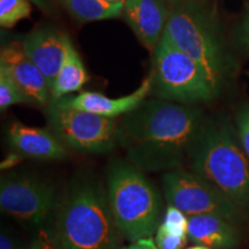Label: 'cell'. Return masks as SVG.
Listing matches in <instances>:
<instances>
[{
    "label": "cell",
    "mask_w": 249,
    "mask_h": 249,
    "mask_svg": "<svg viewBox=\"0 0 249 249\" xmlns=\"http://www.w3.org/2000/svg\"><path fill=\"white\" fill-rule=\"evenodd\" d=\"M166 1L169 2V4H171V5L176 6V5L181 4V2H183V0H166Z\"/></svg>",
    "instance_id": "83f0119b"
},
{
    "label": "cell",
    "mask_w": 249,
    "mask_h": 249,
    "mask_svg": "<svg viewBox=\"0 0 249 249\" xmlns=\"http://www.w3.org/2000/svg\"><path fill=\"white\" fill-rule=\"evenodd\" d=\"M241 31H242V33H241L242 40H244L245 45L249 49V5H248L247 13H246V15H245L244 23H242Z\"/></svg>",
    "instance_id": "cb8c5ba5"
},
{
    "label": "cell",
    "mask_w": 249,
    "mask_h": 249,
    "mask_svg": "<svg viewBox=\"0 0 249 249\" xmlns=\"http://www.w3.org/2000/svg\"><path fill=\"white\" fill-rule=\"evenodd\" d=\"M22 103L29 102L9 74L7 68L0 65V108L1 111H5L12 105Z\"/></svg>",
    "instance_id": "ac0fdd59"
},
{
    "label": "cell",
    "mask_w": 249,
    "mask_h": 249,
    "mask_svg": "<svg viewBox=\"0 0 249 249\" xmlns=\"http://www.w3.org/2000/svg\"><path fill=\"white\" fill-rule=\"evenodd\" d=\"M161 223L172 231L187 233V216L172 205L167 207Z\"/></svg>",
    "instance_id": "44dd1931"
},
{
    "label": "cell",
    "mask_w": 249,
    "mask_h": 249,
    "mask_svg": "<svg viewBox=\"0 0 249 249\" xmlns=\"http://www.w3.org/2000/svg\"><path fill=\"white\" fill-rule=\"evenodd\" d=\"M187 236L194 245L211 249H233L239 244L235 224L216 214L187 217Z\"/></svg>",
    "instance_id": "9a60e30c"
},
{
    "label": "cell",
    "mask_w": 249,
    "mask_h": 249,
    "mask_svg": "<svg viewBox=\"0 0 249 249\" xmlns=\"http://www.w3.org/2000/svg\"><path fill=\"white\" fill-rule=\"evenodd\" d=\"M0 249H15V244L4 232L0 235Z\"/></svg>",
    "instance_id": "d4e9b609"
},
{
    "label": "cell",
    "mask_w": 249,
    "mask_h": 249,
    "mask_svg": "<svg viewBox=\"0 0 249 249\" xmlns=\"http://www.w3.org/2000/svg\"><path fill=\"white\" fill-rule=\"evenodd\" d=\"M57 203L54 187L38 177L12 174L0 182L1 210L26 225L44 224Z\"/></svg>",
    "instance_id": "9c48e42d"
},
{
    "label": "cell",
    "mask_w": 249,
    "mask_h": 249,
    "mask_svg": "<svg viewBox=\"0 0 249 249\" xmlns=\"http://www.w3.org/2000/svg\"><path fill=\"white\" fill-rule=\"evenodd\" d=\"M8 140L12 148L24 157L43 160H60L67 157L66 145L51 130L15 121L8 129Z\"/></svg>",
    "instance_id": "5bb4252c"
},
{
    "label": "cell",
    "mask_w": 249,
    "mask_h": 249,
    "mask_svg": "<svg viewBox=\"0 0 249 249\" xmlns=\"http://www.w3.org/2000/svg\"><path fill=\"white\" fill-rule=\"evenodd\" d=\"M107 191L120 234L130 242L152 238L160 224L161 201L143 171L129 161H113Z\"/></svg>",
    "instance_id": "3957f363"
},
{
    "label": "cell",
    "mask_w": 249,
    "mask_h": 249,
    "mask_svg": "<svg viewBox=\"0 0 249 249\" xmlns=\"http://www.w3.org/2000/svg\"><path fill=\"white\" fill-rule=\"evenodd\" d=\"M34 5L37 6L39 9L44 12H49L50 9V0H29Z\"/></svg>",
    "instance_id": "484cf974"
},
{
    "label": "cell",
    "mask_w": 249,
    "mask_h": 249,
    "mask_svg": "<svg viewBox=\"0 0 249 249\" xmlns=\"http://www.w3.org/2000/svg\"><path fill=\"white\" fill-rule=\"evenodd\" d=\"M164 36L189 55L207 74L218 92L227 71V59L209 18L189 2L173 6Z\"/></svg>",
    "instance_id": "5b68a950"
},
{
    "label": "cell",
    "mask_w": 249,
    "mask_h": 249,
    "mask_svg": "<svg viewBox=\"0 0 249 249\" xmlns=\"http://www.w3.org/2000/svg\"><path fill=\"white\" fill-rule=\"evenodd\" d=\"M31 4L29 0H0V26L12 28L18 21L29 18Z\"/></svg>",
    "instance_id": "d6986e66"
},
{
    "label": "cell",
    "mask_w": 249,
    "mask_h": 249,
    "mask_svg": "<svg viewBox=\"0 0 249 249\" xmlns=\"http://www.w3.org/2000/svg\"><path fill=\"white\" fill-rule=\"evenodd\" d=\"M188 241L187 233H180L160 224L156 232V246L158 249H183Z\"/></svg>",
    "instance_id": "ffe728a7"
},
{
    "label": "cell",
    "mask_w": 249,
    "mask_h": 249,
    "mask_svg": "<svg viewBox=\"0 0 249 249\" xmlns=\"http://www.w3.org/2000/svg\"><path fill=\"white\" fill-rule=\"evenodd\" d=\"M0 65L7 68L30 104L38 107L48 104L50 96L48 81L28 57L22 43L14 42L4 46L0 52Z\"/></svg>",
    "instance_id": "8fae6325"
},
{
    "label": "cell",
    "mask_w": 249,
    "mask_h": 249,
    "mask_svg": "<svg viewBox=\"0 0 249 249\" xmlns=\"http://www.w3.org/2000/svg\"><path fill=\"white\" fill-rule=\"evenodd\" d=\"M161 183L167 204L179 209L187 217L216 214L233 224L244 218L241 208L193 171L178 169L165 172Z\"/></svg>",
    "instance_id": "ba28073f"
},
{
    "label": "cell",
    "mask_w": 249,
    "mask_h": 249,
    "mask_svg": "<svg viewBox=\"0 0 249 249\" xmlns=\"http://www.w3.org/2000/svg\"><path fill=\"white\" fill-rule=\"evenodd\" d=\"M152 90L164 101L192 105L217 96L207 74L193 59L163 35L154 50Z\"/></svg>",
    "instance_id": "8992f818"
},
{
    "label": "cell",
    "mask_w": 249,
    "mask_h": 249,
    "mask_svg": "<svg viewBox=\"0 0 249 249\" xmlns=\"http://www.w3.org/2000/svg\"><path fill=\"white\" fill-rule=\"evenodd\" d=\"M188 164L220 194L249 209V158L226 127L202 126Z\"/></svg>",
    "instance_id": "277c9868"
},
{
    "label": "cell",
    "mask_w": 249,
    "mask_h": 249,
    "mask_svg": "<svg viewBox=\"0 0 249 249\" xmlns=\"http://www.w3.org/2000/svg\"><path fill=\"white\" fill-rule=\"evenodd\" d=\"M46 118L51 132L76 151L105 154L118 143V123L87 111L64 108L50 102Z\"/></svg>",
    "instance_id": "52a82bcc"
},
{
    "label": "cell",
    "mask_w": 249,
    "mask_h": 249,
    "mask_svg": "<svg viewBox=\"0 0 249 249\" xmlns=\"http://www.w3.org/2000/svg\"><path fill=\"white\" fill-rule=\"evenodd\" d=\"M152 90V74L145 77L141 86L130 95L110 98L99 92H81L76 96H66L58 101H50L59 107L87 111L102 117L117 118L124 116L139 107Z\"/></svg>",
    "instance_id": "30bf717a"
},
{
    "label": "cell",
    "mask_w": 249,
    "mask_h": 249,
    "mask_svg": "<svg viewBox=\"0 0 249 249\" xmlns=\"http://www.w3.org/2000/svg\"><path fill=\"white\" fill-rule=\"evenodd\" d=\"M185 249H211V248L205 247V246H202V245H194V246H192V247H188Z\"/></svg>",
    "instance_id": "4316f807"
},
{
    "label": "cell",
    "mask_w": 249,
    "mask_h": 249,
    "mask_svg": "<svg viewBox=\"0 0 249 249\" xmlns=\"http://www.w3.org/2000/svg\"><path fill=\"white\" fill-rule=\"evenodd\" d=\"M66 11L79 22L112 20L123 15L124 2L104 0H59Z\"/></svg>",
    "instance_id": "e0dca14e"
},
{
    "label": "cell",
    "mask_w": 249,
    "mask_h": 249,
    "mask_svg": "<svg viewBox=\"0 0 249 249\" xmlns=\"http://www.w3.org/2000/svg\"><path fill=\"white\" fill-rule=\"evenodd\" d=\"M88 79L83 62L70 40L64 64L50 91V101H58L71 92L79 91L86 85Z\"/></svg>",
    "instance_id": "2e32d148"
},
{
    "label": "cell",
    "mask_w": 249,
    "mask_h": 249,
    "mask_svg": "<svg viewBox=\"0 0 249 249\" xmlns=\"http://www.w3.org/2000/svg\"><path fill=\"white\" fill-rule=\"evenodd\" d=\"M104 1H107V2H114V4H116V2H124V1H126V0H104Z\"/></svg>",
    "instance_id": "f1b7e54d"
},
{
    "label": "cell",
    "mask_w": 249,
    "mask_h": 249,
    "mask_svg": "<svg viewBox=\"0 0 249 249\" xmlns=\"http://www.w3.org/2000/svg\"><path fill=\"white\" fill-rule=\"evenodd\" d=\"M202 126L197 108L150 99L123 117L118 124V143L129 163L140 170L169 172L188 163Z\"/></svg>",
    "instance_id": "6da1fadb"
},
{
    "label": "cell",
    "mask_w": 249,
    "mask_h": 249,
    "mask_svg": "<svg viewBox=\"0 0 249 249\" xmlns=\"http://www.w3.org/2000/svg\"><path fill=\"white\" fill-rule=\"evenodd\" d=\"M123 249H158L157 246H156V242L152 238H147L142 239V240H139L136 242H133L132 245L126 246Z\"/></svg>",
    "instance_id": "603a6c76"
},
{
    "label": "cell",
    "mask_w": 249,
    "mask_h": 249,
    "mask_svg": "<svg viewBox=\"0 0 249 249\" xmlns=\"http://www.w3.org/2000/svg\"><path fill=\"white\" fill-rule=\"evenodd\" d=\"M70 40L66 34L52 28H45L30 33L22 42L28 57L48 81L50 91L64 64Z\"/></svg>",
    "instance_id": "4fadbf2b"
},
{
    "label": "cell",
    "mask_w": 249,
    "mask_h": 249,
    "mask_svg": "<svg viewBox=\"0 0 249 249\" xmlns=\"http://www.w3.org/2000/svg\"><path fill=\"white\" fill-rule=\"evenodd\" d=\"M171 9L166 0H126L123 18L149 50H155L164 35Z\"/></svg>",
    "instance_id": "7c38bea8"
},
{
    "label": "cell",
    "mask_w": 249,
    "mask_h": 249,
    "mask_svg": "<svg viewBox=\"0 0 249 249\" xmlns=\"http://www.w3.org/2000/svg\"><path fill=\"white\" fill-rule=\"evenodd\" d=\"M120 235L107 191L89 179L73 183L58 209V249H117Z\"/></svg>",
    "instance_id": "7a4b0ae2"
},
{
    "label": "cell",
    "mask_w": 249,
    "mask_h": 249,
    "mask_svg": "<svg viewBox=\"0 0 249 249\" xmlns=\"http://www.w3.org/2000/svg\"><path fill=\"white\" fill-rule=\"evenodd\" d=\"M236 124H238V134L242 149L249 158V105L239 112Z\"/></svg>",
    "instance_id": "7402d4cb"
}]
</instances>
